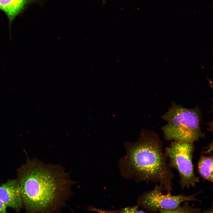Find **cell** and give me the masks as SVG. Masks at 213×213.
I'll use <instances>...</instances> for the list:
<instances>
[{
    "mask_svg": "<svg viewBox=\"0 0 213 213\" xmlns=\"http://www.w3.org/2000/svg\"><path fill=\"white\" fill-rule=\"evenodd\" d=\"M162 185L156 184L151 190L143 192L138 198L137 204L146 212H159L161 209L172 210L176 209L183 202L200 201L196 196L197 193L187 196L182 193L173 195L171 192H167Z\"/></svg>",
    "mask_w": 213,
    "mask_h": 213,
    "instance_id": "cell-5",
    "label": "cell"
},
{
    "mask_svg": "<svg viewBox=\"0 0 213 213\" xmlns=\"http://www.w3.org/2000/svg\"><path fill=\"white\" fill-rule=\"evenodd\" d=\"M0 201L17 212L20 211L23 201L17 179L8 180L0 186Z\"/></svg>",
    "mask_w": 213,
    "mask_h": 213,
    "instance_id": "cell-6",
    "label": "cell"
},
{
    "mask_svg": "<svg viewBox=\"0 0 213 213\" xmlns=\"http://www.w3.org/2000/svg\"><path fill=\"white\" fill-rule=\"evenodd\" d=\"M201 209L199 208H193L190 206L188 201H185L183 206H180L176 209L172 210L161 209L159 212L161 213H199Z\"/></svg>",
    "mask_w": 213,
    "mask_h": 213,
    "instance_id": "cell-9",
    "label": "cell"
},
{
    "mask_svg": "<svg viewBox=\"0 0 213 213\" xmlns=\"http://www.w3.org/2000/svg\"><path fill=\"white\" fill-rule=\"evenodd\" d=\"M162 118L167 122L162 129L167 141L193 143L203 137L201 114L197 107L187 108L173 102Z\"/></svg>",
    "mask_w": 213,
    "mask_h": 213,
    "instance_id": "cell-3",
    "label": "cell"
},
{
    "mask_svg": "<svg viewBox=\"0 0 213 213\" xmlns=\"http://www.w3.org/2000/svg\"><path fill=\"white\" fill-rule=\"evenodd\" d=\"M28 0H0V9L7 15L10 24L23 9Z\"/></svg>",
    "mask_w": 213,
    "mask_h": 213,
    "instance_id": "cell-7",
    "label": "cell"
},
{
    "mask_svg": "<svg viewBox=\"0 0 213 213\" xmlns=\"http://www.w3.org/2000/svg\"><path fill=\"white\" fill-rule=\"evenodd\" d=\"M193 143L172 140L164 149L169 166L178 173L179 184L182 189L194 187L199 182V178L194 172L192 159L194 147Z\"/></svg>",
    "mask_w": 213,
    "mask_h": 213,
    "instance_id": "cell-4",
    "label": "cell"
},
{
    "mask_svg": "<svg viewBox=\"0 0 213 213\" xmlns=\"http://www.w3.org/2000/svg\"><path fill=\"white\" fill-rule=\"evenodd\" d=\"M17 173L27 212H59L66 206L75 182L61 165L28 158Z\"/></svg>",
    "mask_w": 213,
    "mask_h": 213,
    "instance_id": "cell-1",
    "label": "cell"
},
{
    "mask_svg": "<svg viewBox=\"0 0 213 213\" xmlns=\"http://www.w3.org/2000/svg\"><path fill=\"white\" fill-rule=\"evenodd\" d=\"M209 130L213 133V120L208 124ZM213 152V141L205 149L204 153L210 154Z\"/></svg>",
    "mask_w": 213,
    "mask_h": 213,
    "instance_id": "cell-10",
    "label": "cell"
},
{
    "mask_svg": "<svg viewBox=\"0 0 213 213\" xmlns=\"http://www.w3.org/2000/svg\"><path fill=\"white\" fill-rule=\"evenodd\" d=\"M7 206L0 201V213L6 212Z\"/></svg>",
    "mask_w": 213,
    "mask_h": 213,
    "instance_id": "cell-11",
    "label": "cell"
},
{
    "mask_svg": "<svg viewBox=\"0 0 213 213\" xmlns=\"http://www.w3.org/2000/svg\"><path fill=\"white\" fill-rule=\"evenodd\" d=\"M163 141L153 130L143 129L135 142L127 145L125 156L120 159L121 175L140 183H151L164 186L167 192L173 190L174 175L162 150Z\"/></svg>",
    "mask_w": 213,
    "mask_h": 213,
    "instance_id": "cell-2",
    "label": "cell"
},
{
    "mask_svg": "<svg viewBox=\"0 0 213 213\" xmlns=\"http://www.w3.org/2000/svg\"><path fill=\"white\" fill-rule=\"evenodd\" d=\"M198 170L203 179L213 184V155H202L198 163Z\"/></svg>",
    "mask_w": 213,
    "mask_h": 213,
    "instance_id": "cell-8",
    "label": "cell"
}]
</instances>
